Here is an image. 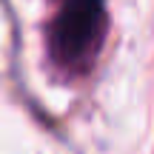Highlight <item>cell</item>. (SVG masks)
I'll list each match as a JSON object with an SVG mask.
<instances>
[{
	"mask_svg": "<svg viewBox=\"0 0 154 154\" xmlns=\"http://www.w3.org/2000/svg\"><path fill=\"white\" fill-rule=\"evenodd\" d=\"M106 29V0H63L51 23V54L69 72H83L97 54Z\"/></svg>",
	"mask_w": 154,
	"mask_h": 154,
	"instance_id": "cell-1",
	"label": "cell"
}]
</instances>
